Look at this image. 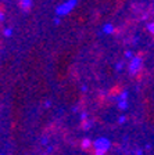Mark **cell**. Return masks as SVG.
I'll list each match as a JSON object with an SVG mask.
<instances>
[{"label":"cell","instance_id":"6da1fadb","mask_svg":"<svg viewBox=\"0 0 154 155\" xmlns=\"http://www.w3.org/2000/svg\"><path fill=\"white\" fill-rule=\"evenodd\" d=\"M78 6V0H65L56 7V17H67L70 15Z\"/></svg>","mask_w":154,"mask_h":155},{"label":"cell","instance_id":"7a4b0ae2","mask_svg":"<svg viewBox=\"0 0 154 155\" xmlns=\"http://www.w3.org/2000/svg\"><path fill=\"white\" fill-rule=\"evenodd\" d=\"M143 65H145V60H143L140 55H133V57L129 60V64H128L129 75H132V76L139 75L140 71L143 69Z\"/></svg>","mask_w":154,"mask_h":155},{"label":"cell","instance_id":"3957f363","mask_svg":"<svg viewBox=\"0 0 154 155\" xmlns=\"http://www.w3.org/2000/svg\"><path fill=\"white\" fill-rule=\"evenodd\" d=\"M111 144L112 143L108 137H97L94 141H92V145H93L94 150L103 151V152H106V154H107V151L111 148Z\"/></svg>","mask_w":154,"mask_h":155},{"label":"cell","instance_id":"277c9868","mask_svg":"<svg viewBox=\"0 0 154 155\" xmlns=\"http://www.w3.org/2000/svg\"><path fill=\"white\" fill-rule=\"evenodd\" d=\"M101 32L104 33V35H112V33L115 32V25L111 22H106L101 28Z\"/></svg>","mask_w":154,"mask_h":155},{"label":"cell","instance_id":"5b68a950","mask_svg":"<svg viewBox=\"0 0 154 155\" xmlns=\"http://www.w3.org/2000/svg\"><path fill=\"white\" fill-rule=\"evenodd\" d=\"M32 4H33V0H19V6H21V8H22L24 11L31 10Z\"/></svg>","mask_w":154,"mask_h":155},{"label":"cell","instance_id":"8992f818","mask_svg":"<svg viewBox=\"0 0 154 155\" xmlns=\"http://www.w3.org/2000/svg\"><path fill=\"white\" fill-rule=\"evenodd\" d=\"M117 107H118L121 111H126L129 107L128 100H117Z\"/></svg>","mask_w":154,"mask_h":155},{"label":"cell","instance_id":"52a82bcc","mask_svg":"<svg viewBox=\"0 0 154 155\" xmlns=\"http://www.w3.org/2000/svg\"><path fill=\"white\" fill-rule=\"evenodd\" d=\"M92 127H93V120H90V119H86V120H84V122H82V129L84 130H90L92 129Z\"/></svg>","mask_w":154,"mask_h":155},{"label":"cell","instance_id":"ba28073f","mask_svg":"<svg viewBox=\"0 0 154 155\" xmlns=\"http://www.w3.org/2000/svg\"><path fill=\"white\" fill-rule=\"evenodd\" d=\"M80 144H82V148H84V150H87V148H90V147H92V140H90L89 137H85V139H82Z\"/></svg>","mask_w":154,"mask_h":155},{"label":"cell","instance_id":"9c48e42d","mask_svg":"<svg viewBox=\"0 0 154 155\" xmlns=\"http://www.w3.org/2000/svg\"><path fill=\"white\" fill-rule=\"evenodd\" d=\"M129 97V91L128 90H122L121 93H119L118 97H115V100H128Z\"/></svg>","mask_w":154,"mask_h":155},{"label":"cell","instance_id":"30bf717a","mask_svg":"<svg viewBox=\"0 0 154 155\" xmlns=\"http://www.w3.org/2000/svg\"><path fill=\"white\" fill-rule=\"evenodd\" d=\"M3 36L4 38H11V36H13V28H4L3 29Z\"/></svg>","mask_w":154,"mask_h":155},{"label":"cell","instance_id":"8fae6325","mask_svg":"<svg viewBox=\"0 0 154 155\" xmlns=\"http://www.w3.org/2000/svg\"><path fill=\"white\" fill-rule=\"evenodd\" d=\"M146 29H147L149 33H151V35H153V33H154V22H153V21H149V22L146 24Z\"/></svg>","mask_w":154,"mask_h":155},{"label":"cell","instance_id":"7c38bea8","mask_svg":"<svg viewBox=\"0 0 154 155\" xmlns=\"http://www.w3.org/2000/svg\"><path fill=\"white\" fill-rule=\"evenodd\" d=\"M122 69H124V61H118L115 64V71L117 72H121Z\"/></svg>","mask_w":154,"mask_h":155},{"label":"cell","instance_id":"4fadbf2b","mask_svg":"<svg viewBox=\"0 0 154 155\" xmlns=\"http://www.w3.org/2000/svg\"><path fill=\"white\" fill-rule=\"evenodd\" d=\"M124 55H125V58H126V60H131V58L133 57V55H135V54H133V51H132V50H126V51H125V54H124Z\"/></svg>","mask_w":154,"mask_h":155},{"label":"cell","instance_id":"5bb4252c","mask_svg":"<svg viewBox=\"0 0 154 155\" xmlns=\"http://www.w3.org/2000/svg\"><path fill=\"white\" fill-rule=\"evenodd\" d=\"M87 118H89V115H87V112H80V115H79V119L84 122V120H86Z\"/></svg>","mask_w":154,"mask_h":155},{"label":"cell","instance_id":"9a60e30c","mask_svg":"<svg viewBox=\"0 0 154 155\" xmlns=\"http://www.w3.org/2000/svg\"><path fill=\"white\" fill-rule=\"evenodd\" d=\"M40 143H42L43 145H47V144H49V137H42V140H40Z\"/></svg>","mask_w":154,"mask_h":155},{"label":"cell","instance_id":"2e32d148","mask_svg":"<svg viewBox=\"0 0 154 155\" xmlns=\"http://www.w3.org/2000/svg\"><path fill=\"white\" fill-rule=\"evenodd\" d=\"M125 120H126V116H125V115H121V116L118 118V122H119V123H125Z\"/></svg>","mask_w":154,"mask_h":155},{"label":"cell","instance_id":"e0dca14e","mask_svg":"<svg viewBox=\"0 0 154 155\" xmlns=\"http://www.w3.org/2000/svg\"><path fill=\"white\" fill-rule=\"evenodd\" d=\"M4 19H6V15H4L3 11H0V22H3Z\"/></svg>","mask_w":154,"mask_h":155},{"label":"cell","instance_id":"ac0fdd59","mask_svg":"<svg viewBox=\"0 0 154 155\" xmlns=\"http://www.w3.org/2000/svg\"><path fill=\"white\" fill-rule=\"evenodd\" d=\"M135 155H143V150H142V148H138V150L135 151Z\"/></svg>","mask_w":154,"mask_h":155},{"label":"cell","instance_id":"d6986e66","mask_svg":"<svg viewBox=\"0 0 154 155\" xmlns=\"http://www.w3.org/2000/svg\"><path fill=\"white\" fill-rule=\"evenodd\" d=\"M60 22H61V18H60V17H56V18H54V24H56V25H58Z\"/></svg>","mask_w":154,"mask_h":155},{"label":"cell","instance_id":"ffe728a7","mask_svg":"<svg viewBox=\"0 0 154 155\" xmlns=\"http://www.w3.org/2000/svg\"><path fill=\"white\" fill-rule=\"evenodd\" d=\"M94 155H106V152H103V151H97V150H94Z\"/></svg>","mask_w":154,"mask_h":155},{"label":"cell","instance_id":"44dd1931","mask_svg":"<svg viewBox=\"0 0 154 155\" xmlns=\"http://www.w3.org/2000/svg\"><path fill=\"white\" fill-rule=\"evenodd\" d=\"M80 90L84 91V93H86V91H87V86H86V84H84V86L80 87Z\"/></svg>","mask_w":154,"mask_h":155},{"label":"cell","instance_id":"7402d4cb","mask_svg":"<svg viewBox=\"0 0 154 155\" xmlns=\"http://www.w3.org/2000/svg\"><path fill=\"white\" fill-rule=\"evenodd\" d=\"M50 105H51L50 101H46V103H45V107H46V108H47V107H50Z\"/></svg>","mask_w":154,"mask_h":155},{"label":"cell","instance_id":"603a6c76","mask_svg":"<svg viewBox=\"0 0 154 155\" xmlns=\"http://www.w3.org/2000/svg\"><path fill=\"white\" fill-rule=\"evenodd\" d=\"M2 2H4V0H2Z\"/></svg>","mask_w":154,"mask_h":155},{"label":"cell","instance_id":"cb8c5ba5","mask_svg":"<svg viewBox=\"0 0 154 155\" xmlns=\"http://www.w3.org/2000/svg\"><path fill=\"white\" fill-rule=\"evenodd\" d=\"M0 155H3V154H0Z\"/></svg>","mask_w":154,"mask_h":155}]
</instances>
